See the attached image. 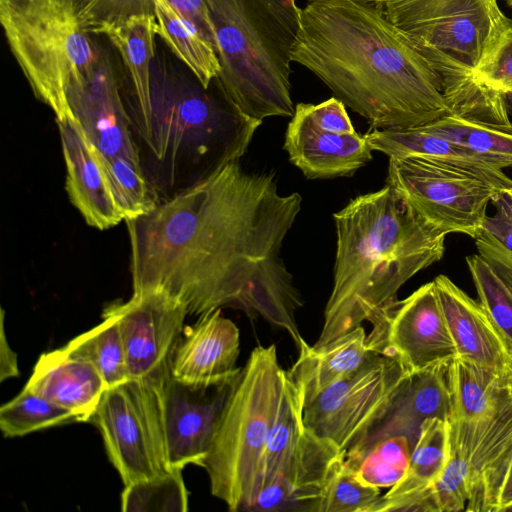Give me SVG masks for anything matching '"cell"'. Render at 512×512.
Instances as JSON below:
<instances>
[{"label":"cell","instance_id":"obj_1","mask_svg":"<svg viewBox=\"0 0 512 512\" xmlns=\"http://www.w3.org/2000/svg\"><path fill=\"white\" fill-rule=\"evenodd\" d=\"M301 202L297 192H279L275 173L226 164L125 220L133 293L164 291L190 316L239 310L287 332L299 348L304 300L281 249Z\"/></svg>","mask_w":512,"mask_h":512},{"label":"cell","instance_id":"obj_2","mask_svg":"<svg viewBox=\"0 0 512 512\" xmlns=\"http://www.w3.org/2000/svg\"><path fill=\"white\" fill-rule=\"evenodd\" d=\"M292 61L373 129L417 127L449 114L441 77L381 6L307 1Z\"/></svg>","mask_w":512,"mask_h":512},{"label":"cell","instance_id":"obj_3","mask_svg":"<svg viewBox=\"0 0 512 512\" xmlns=\"http://www.w3.org/2000/svg\"><path fill=\"white\" fill-rule=\"evenodd\" d=\"M337 245L333 288L314 347L362 326L397 300L415 274L440 261L444 232L390 185L360 195L333 214Z\"/></svg>","mask_w":512,"mask_h":512},{"label":"cell","instance_id":"obj_4","mask_svg":"<svg viewBox=\"0 0 512 512\" xmlns=\"http://www.w3.org/2000/svg\"><path fill=\"white\" fill-rule=\"evenodd\" d=\"M214 83L206 89L155 56L148 97L124 104L142 167L159 195L178 193L240 160L262 123Z\"/></svg>","mask_w":512,"mask_h":512},{"label":"cell","instance_id":"obj_5","mask_svg":"<svg viewBox=\"0 0 512 512\" xmlns=\"http://www.w3.org/2000/svg\"><path fill=\"white\" fill-rule=\"evenodd\" d=\"M382 7L441 77L449 114L508 121L505 99L475 80L512 28L498 0H390Z\"/></svg>","mask_w":512,"mask_h":512},{"label":"cell","instance_id":"obj_6","mask_svg":"<svg viewBox=\"0 0 512 512\" xmlns=\"http://www.w3.org/2000/svg\"><path fill=\"white\" fill-rule=\"evenodd\" d=\"M204 1L216 31L217 86L250 118L292 117V50L301 12L297 1Z\"/></svg>","mask_w":512,"mask_h":512},{"label":"cell","instance_id":"obj_7","mask_svg":"<svg viewBox=\"0 0 512 512\" xmlns=\"http://www.w3.org/2000/svg\"><path fill=\"white\" fill-rule=\"evenodd\" d=\"M0 21L35 97L56 121L72 118L68 94L89 81L105 58L75 0H0Z\"/></svg>","mask_w":512,"mask_h":512},{"label":"cell","instance_id":"obj_8","mask_svg":"<svg viewBox=\"0 0 512 512\" xmlns=\"http://www.w3.org/2000/svg\"><path fill=\"white\" fill-rule=\"evenodd\" d=\"M284 371L275 345H259L251 351L203 462L211 494L232 512L248 511L259 489Z\"/></svg>","mask_w":512,"mask_h":512},{"label":"cell","instance_id":"obj_9","mask_svg":"<svg viewBox=\"0 0 512 512\" xmlns=\"http://www.w3.org/2000/svg\"><path fill=\"white\" fill-rule=\"evenodd\" d=\"M387 184L440 231L473 239L483 230L488 204L502 190L464 169L419 157H390Z\"/></svg>","mask_w":512,"mask_h":512},{"label":"cell","instance_id":"obj_10","mask_svg":"<svg viewBox=\"0 0 512 512\" xmlns=\"http://www.w3.org/2000/svg\"><path fill=\"white\" fill-rule=\"evenodd\" d=\"M162 395L134 379L109 387L90 421L125 485L165 473L168 467Z\"/></svg>","mask_w":512,"mask_h":512},{"label":"cell","instance_id":"obj_11","mask_svg":"<svg viewBox=\"0 0 512 512\" xmlns=\"http://www.w3.org/2000/svg\"><path fill=\"white\" fill-rule=\"evenodd\" d=\"M407 375L395 360L370 352L354 373L304 404V425L347 455L383 414Z\"/></svg>","mask_w":512,"mask_h":512},{"label":"cell","instance_id":"obj_12","mask_svg":"<svg viewBox=\"0 0 512 512\" xmlns=\"http://www.w3.org/2000/svg\"><path fill=\"white\" fill-rule=\"evenodd\" d=\"M368 322V350L395 360L407 374L449 364L457 356L434 280Z\"/></svg>","mask_w":512,"mask_h":512},{"label":"cell","instance_id":"obj_13","mask_svg":"<svg viewBox=\"0 0 512 512\" xmlns=\"http://www.w3.org/2000/svg\"><path fill=\"white\" fill-rule=\"evenodd\" d=\"M121 334L129 379L163 393L172 377L173 359L188 316L184 305L164 291L133 293L109 304Z\"/></svg>","mask_w":512,"mask_h":512},{"label":"cell","instance_id":"obj_14","mask_svg":"<svg viewBox=\"0 0 512 512\" xmlns=\"http://www.w3.org/2000/svg\"><path fill=\"white\" fill-rule=\"evenodd\" d=\"M469 466L465 511H512V398L499 379L491 409L474 421H449Z\"/></svg>","mask_w":512,"mask_h":512},{"label":"cell","instance_id":"obj_15","mask_svg":"<svg viewBox=\"0 0 512 512\" xmlns=\"http://www.w3.org/2000/svg\"><path fill=\"white\" fill-rule=\"evenodd\" d=\"M235 381L193 383L172 375L162 395L169 469L183 470L190 464L202 467Z\"/></svg>","mask_w":512,"mask_h":512},{"label":"cell","instance_id":"obj_16","mask_svg":"<svg viewBox=\"0 0 512 512\" xmlns=\"http://www.w3.org/2000/svg\"><path fill=\"white\" fill-rule=\"evenodd\" d=\"M67 100L72 118L102 156H122L141 163L120 83L108 57L89 81L68 94Z\"/></svg>","mask_w":512,"mask_h":512},{"label":"cell","instance_id":"obj_17","mask_svg":"<svg viewBox=\"0 0 512 512\" xmlns=\"http://www.w3.org/2000/svg\"><path fill=\"white\" fill-rule=\"evenodd\" d=\"M449 364L407 375L386 410L346 458L356 457L374 443L393 435L406 436L414 446L426 419L450 421Z\"/></svg>","mask_w":512,"mask_h":512},{"label":"cell","instance_id":"obj_18","mask_svg":"<svg viewBox=\"0 0 512 512\" xmlns=\"http://www.w3.org/2000/svg\"><path fill=\"white\" fill-rule=\"evenodd\" d=\"M240 334L236 324L221 309L199 316L185 325L177 346L172 375L178 379L206 384L233 382L242 368L236 366Z\"/></svg>","mask_w":512,"mask_h":512},{"label":"cell","instance_id":"obj_19","mask_svg":"<svg viewBox=\"0 0 512 512\" xmlns=\"http://www.w3.org/2000/svg\"><path fill=\"white\" fill-rule=\"evenodd\" d=\"M284 149L290 162L309 179L352 175L372 160V149L365 135L337 134L315 126L301 103L288 124Z\"/></svg>","mask_w":512,"mask_h":512},{"label":"cell","instance_id":"obj_20","mask_svg":"<svg viewBox=\"0 0 512 512\" xmlns=\"http://www.w3.org/2000/svg\"><path fill=\"white\" fill-rule=\"evenodd\" d=\"M457 356L504 376L512 365V348L479 301L448 276L434 279Z\"/></svg>","mask_w":512,"mask_h":512},{"label":"cell","instance_id":"obj_21","mask_svg":"<svg viewBox=\"0 0 512 512\" xmlns=\"http://www.w3.org/2000/svg\"><path fill=\"white\" fill-rule=\"evenodd\" d=\"M66 163V191L91 227L105 230L123 219L98 150L73 118L56 121Z\"/></svg>","mask_w":512,"mask_h":512},{"label":"cell","instance_id":"obj_22","mask_svg":"<svg viewBox=\"0 0 512 512\" xmlns=\"http://www.w3.org/2000/svg\"><path fill=\"white\" fill-rule=\"evenodd\" d=\"M37 395L71 411L77 422H89L108 389L99 371L62 347L43 353L25 385Z\"/></svg>","mask_w":512,"mask_h":512},{"label":"cell","instance_id":"obj_23","mask_svg":"<svg viewBox=\"0 0 512 512\" xmlns=\"http://www.w3.org/2000/svg\"><path fill=\"white\" fill-rule=\"evenodd\" d=\"M373 151L390 157L431 159L469 171L498 189H511L512 179L465 146L422 129H373L365 134Z\"/></svg>","mask_w":512,"mask_h":512},{"label":"cell","instance_id":"obj_24","mask_svg":"<svg viewBox=\"0 0 512 512\" xmlns=\"http://www.w3.org/2000/svg\"><path fill=\"white\" fill-rule=\"evenodd\" d=\"M298 349V358L287 372L301 390L304 404L354 373L370 354L362 326L320 347L303 340Z\"/></svg>","mask_w":512,"mask_h":512},{"label":"cell","instance_id":"obj_25","mask_svg":"<svg viewBox=\"0 0 512 512\" xmlns=\"http://www.w3.org/2000/svg\"><path fill=\"white\" fill-rule=\"evenodd\" d=\"M450 444V422L426 419L413 446L405 476L377 500L370 512H401L412 498L427 490L444 470Z\"/></svg>","mask_w":512,"mask_h":512},{"label":"cell","instance_id":"obj_26","mask_svg":"<svg viewBox=\"0 0 512 512\" xmlns=\"http://www.w3.org/2000/svg\"><path fill=\"white\" fill-rule=\"evenodd\" d=\"M93 34L106 36L119 52L129 74L131 95L124 104H139L149 95L151 70L156 56L158 24L155 13L141 12L104 22Z\"/></svg>","mask_w":512,"mask_h":512},{"label":"cell","instance_id":"obj_27","mask_svg":"<svg viewBox=\"0 0 512 512\" xmlns=\"http://www.w3.org/2000/svg\"><path fill=\"white\" fill-rule=\"evenodd\" d=\"M153 1L158 36L200 84L209 88L221 70L215 47L168 0Z\"/></svg>","mask_w":512,"mask_h":512},{"label":"cell","instance_id":"obj_28","mask_svg":"<svg viewBox=\"0 0 512 512\" xmlns=\"http://www.w3.org/2000/svg\"><path fill=\"white\" fill-rule=\"evenodd\" d=\"M303 410V394L285 370L266 442L260 486L280 474L294 456L306 429Z\"/></svg>","mask_w":512,"mask_h":512},{"label":"cell","instance_id":"obj_29","mask_svg":"<svg viewBox=\"0 0 512 512\" xmlns=\"http://www.w3.org/2000/svg\"><path fill=\"white\" fill-rule=\"evenodd\" d=\"M420 127L467 147L500 169L512 168V121L501 124L447 114Z\"/></svg>","mask_w":512,"mask_h":512},{"label":"cell","instance_id":"obj_30","mask_svg":"<svg viewBox=\"0 0 512 512\" xmlns=\"http://www.w3.org/2000/svg\"><path fill=\"white\" fill-rule=\"evenodd\" d=\"M447 377L450 421L468 422L483 417L491 409L496 386L502 376L456 356L448 366Z\"/></svg>","mask_w":512,"mask_h":512},{"label":"cell","instance_id":"obj_31","mask_svg":"<svg viewBox=\"0 0 512 512\" xmlns=\"http://www.w3.org/2000/svg\"><path fill=\"white\" fill-rule=\"evenodd\" d=\"M102 322L71 339L62 348L91 363L109 387L129 379L124 346L115 318L103 312Z\"/></svg>","mask_w":512,"mask_h":512},{"label":"cell","instance_id":"obj_32","mask_svg":"<svg viewBox=\"0 0 512 512\" xmlns=\"http://www.w3.org/2000/svg\"><path fill=\"white\" fill-rule=\"evenodd\" d=\"M469 500V466L462 445L450 425L449 456L439 478L409 500L402 512H457Z\"/></svg>","mask_w":512,"mask_h":512},{"label":"cell","instance_id":"obj_33","mask_svg":"<svg viewBox=\"0 0 512 512\" xmlns=\"http://www.w3.org/2000/svg\"><path fill=\"white\" fill-rule=\"evenodd\" d=\"M413 444L404 435L386 437L353 458H345L363 484L391 488L406 474Z\"/></svg>","mask_w":512,"mask_h":512},{"label":"cell","instance_id":"obj_34","mask_svg":"<svg viewBox=\"0 0 512 512\" xmlns=\"http://www.w3.org/2000/svg\"><path fill=\"white\" fill-rule=\"evenodd\" d=\"M99 155L115 203L124 220L146 214L157 206L160 196L141 163L122 156Z\"/></svg>","mask_w":512,"mask_h":512},{"label":"cell","instance_id":"obj_35","mask_svg":"<svg viewBox=\"0 0 512 512\" xmlns=\"http://www.w3.org/2000/svg\"><path fill=\"white\" fill-rule=\"evenodd\" d=\"M72 422H77V419L71 411L26 387L0 408V429L7 438Z\"/></svg>","mask_w":512,"mask_h":512},{"label":"cell","instance_id":"obj_36","mask_svg":"<svg viewBox=\"0 0 512 512\" xmlns=\"http://www.w3.org/2000/svg\"><path fill=\"white\" fill-rule=\"evenodd\" d=\"M189 493L181 469L125 485L121 509L125 512H185Z\"/></svg>","mask_w":512,"mask_h":512},{"label":"cell","instance_id":"obj_37","mask_svg":"<svg viewBox=\"0 0 512 512\" xmlns=\"http://www.w3.org/2000/svg\"><path fill=\"white\" fill-rule=\"evenodd\" d=\"M345 458L328 475L314 512H370L380 498V489L359 481Z\"/></svg>","mask_w":512,"mask_h":512},{"label":"cell","instance_id":"obj_38","mask_svg":"<svg viewBox=\"0 0 512 512\" xmlns=\"http://www.w3.org/2000/svg\"><path fill=\"white\" fill-rule=\"evenodd\" d=\"M478 300L512 348V294L492 267L477 253L466 257Z\"/></svg>","mask_w":512,"mask_h":512},{"label":"cell","instance_id":"obj_39","mask_svg":"<svg viewBox=\"0 0 512 512\" xmlns=\"http://www.w3.org/2000/svg\"><path fill=\"white\" fill-rule=\"evenodd\" d=\"M475 80L481 88L506 99L512 93V28L479 68Z\"/></svg>","mask_w":512,"mask_h":512},{"label":"cell","instance_id":"obj_40","mask_svg":"<svg viewBox=\"0 0 512 512\" xmlns=\"http://www.w3.org/2000/svg\"><path fill=\"white\" fill-rule=\"evenodd\" d=\"M301 105L311 122L323 131L337 134L356 132L345 104L336 97L318 104L301 103Z\"/></svg>","mask_w":512,"mask_h":512},{"label":"cell","instance_id":"obj_41","mask_svg":"<svg viewBox=\"0 0 512 512\" xmlns=\"http://www.w3.org/2000/svg\"><path fill=\"white\" fill-rule=\"evenodd\" d=\"M474 240L478 254L492 267L512 294V252L485 229Z\"/></svg>","mask_w":512,"mask_h":512},{"label":"cell","instance_id":"obj_42","mask_svg":"<svg viewBox=\"0 0 512 512\" xmlns=\"http://www.w3.org/2000/svg\"><path fill=\"white\" fill-rule=\"evenodd\" d=\"M491 204L495 214L486 217L483 229L512 252V188L499 190Z\"/></svg>","mask_w":512,"mask_h":512},{"label":"cell","instance_id":"obj_43","mask_svg":"<svg viewBox=\"0 0 512 512\" xmlns=\"http://www.w3.org/2000/svg\"><path fill=\"white\" fill-rule=\"evenodd\" d=\"M4 310L1 312V336H0V380L18 377L19 368L17 354L10 347L4 329Z\"/></svg>","mask_w":512,"mask_h":512},{"label":"cell","instance_id":"obj_44","mask_svg":"<svg viewBox=\"0 0 512 512\" xmlns=\"http://www.w3.org/2000/svg\"><path fill=\"white\" fill-rule=\"evenodd\" d=\"M504 383L508 389V392L512 398V365L509 367L508 371L503 376Z\"/></svg>","mask_w":512,"mask_h":512},{"label":"cell","instance_id":"obj_45","mask_svg":"<svg viewBox=\"0 0 512 512\" xmlns=\"http://www.w3.org/2000/svg\"><path fill=\"white\" fill-rule=\"evenodd\" d=\"M507 104L509 111H512V93L507 96Z\"/></svg>","mask_w":512,"mask_h":512},{"label":"cell","instance_id":"obj_46","mask_svg":"<svg viewBox=\"0 0 512 512\" xmlns=\"http://www.w3.org/2000/svg\"><path fill=\"white\" fill-rule=\"evenodd\" d=\"M507 6L512 10V0H504Z\"/></svg>","mask_w":512,"mask_h":512}]
</instances>
